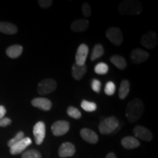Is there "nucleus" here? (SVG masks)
<instances>
[{
    "label": "nucleus",
    "instance_id": "nucleus-1",
    "mask_svg": "<svg viewBox=\"0 0 158 158\" xmlns=\"http://www.w3.org/2000/svg\"><path fill=\"white\" fill-rule=\"evenodd\" d=\"M144 111V104L142 100L135 98L128 102L125 115L127 120L131 123L135 122L141 118Z\"/></svg>",
    "mask_w": 158,
    "mask_h": 158
},
{
    "label": "nucleus",
    "instance_id": "nucleus-2",
    "mask_svg": "<svg viewBox=\"0 0 158 158\" xmlns=\"http://www.w3.org/2000/svg\"><path fill=\"white\" fill-rule=\"evenodd\" d=\"M118 13L121 15H139L143 11V5L138 1L135 0H124L118 6Z\"/></svg>",
    "mask_w": 158,
    "mask_h": 158
},
{
    "label": "nucleus",
    "instance_id": "nucleus-3",
    "mask_svg": "<svg viewBox=\"0 0 158 158\" xmlns=\"http://www.w3.org/2000/svg\"><path fill=\"white\" fill-rule=\"evenodd\" d=\"M118 124H119V122L117 118L115 116H110L100 122L98 128L100 133L103 135H108L115 131L116 128L118 127Z\"/></svg>",
    "mask_w": 158,
    "mask_h": 158
},
{
    "label": "nucleus",
    "instance_id": "nucleus-4",
    "mask_svg": "<svg viewBox=\"0 0 158 158\" xmlns=\"http://www.w3.org/2000/svg\"><path fill=\"white\" fill-rule=\"evenodd\" d=\"M57 87L56 82L52 78H46L41 81L37 86V92L40 95L52 93Z\"/></svg>",
    "mask_w": 158,
    "mask_h": 158
},
{
    "label": "nucleus",
    "instance_id": "nucleus-5",
    "mask_svg": "<svg viewBox=\"0 0 158 158\" xmlns=\"http://www.w3.org/2000/svg\"><path fill=\"white\" fill-rule=\"evenodd\" d=\"M106 35L110 41V43L116 46L121 45L123 41V35H122V31L117 27H112L108 28L106 31Z\"/></svg>",
    "mask_w": 158,
    "mask_h": 158
},
{
    "label": "nucleus",
    "instance_id": "nucleus-6",
    "mask_svg": "<svg viewBox=\"0 0 158 158\" xmlns=\"http://www.w3.org/2000/svg\"><path fill=\"white\" fill-rule=\"evenodd\" d=\"M158 37L157 35L154 31H147L142 36L141 39V44L145 48L149 49L155 48L157 45Z\"/></svg>",
    "mask_w": 158,
    "mask_h": 158
},
{
    "label": "nucleus",
    "instance_id": "nucleus-7",
    "mask_svg": "<svg viewBox=\"0 0 158 158\" xmlns=\"http://www.w3.org/2000/svg\"><path fill=\"white\" fill-rule=\"evenodd\" d=\"M70 130V123L64 120L55 122L51 126V131L55 136H61L66 134Z\"/></svg>",
    "mask_w": 158,
    "mask_h": 158
},
{
    "label": "nucleus",
    "instance_id": "nucleus-8",
    "mask_svg": "<svg viewBox=\"0 0 158 158\" xmlns=\"http://www.w3.org/2000/svg\"><path fill=\"white\" fill-rule=\"evenodd\" d=\"M33 135L37 145H40L44 141L45 136V124L43 122H38L33 128Z\"/></svg>",
    "mask_w": 158,
    "mask_h": 158
},
{
    "label": "nucleus",
    "instance_id": "nucleus-9",
    "mask_svg": "<svg viewBox=\"0 0 158 158\" xmlns=\"http://www.w3.org/2000/svg\"><path fill=\"white\" fill-rule=\"evenodd\" d=\"M149 57V53L141 48H135L130 53V59L135 64H141L147 60Z\"/></svg>",
    "mask_w": 158,
    "mask_h": 158
},
{
    "label": "nucleus",
    "instance_id": "nucleus-10",
    "mask_svg": "<svg viewBox=\"0 0 158 158\" xmlns=\"http://www.w3.org/2000/svg\"><path fill=\"white\" fill-rule=\"evenodd\" d=\"M31 140L30 138L29 137H25L23 138L21 141L18 142L17 143L14 144L13 147L10 148V152L11 155H16L19 154H21L23 152L24 150L27 149V147H29V145H31Z\"/></svg>",
    "mask_w": 158,
    "mask_h": 158
},
{
    "label": "nucleus",
    "instance_id": "nucleus-11",
    "mask_svg": "<svg viewBox=\"0 0 158 158\" xmlns=\"http://www.w3.org/2000/svg\"><path fill=\"white\" fill-rule=\"evenodd\" d=\"M89 54V47L86 44H81L77 49L76 54V64L84 65Z\"/></svg>",
    "mask_w": 158,
    "mask_h": 158
},
{
    "label": "nucleus",
    "instance_id": "nucleus-12",
    "mask_svg": "<svg viewBox=\"0 0 158 158\" xmlns=\"http://www.w3.org/2000/svg\"><path fill=\"white\" fill-rule=\"evenodd\" d=\"M76 153V147L73 143L70 142L63 143L59 147V156L62 158L72 157Z\"/></svg>",
    "mask_w": 158,
    "mask_h": 158
},
{
    "label": "nucleus",
    "instance_id": "nucleus-13",
    "mask_svg": "<svg viewBox=\"0 0 158 158\" xmlns=\"http://www.w3.org/2000/svg\"><path fill=\"white\" fill-rule=\"evenodd\" d=\"M133 133L136 138H140L144 141H150L152 140V134L147 128L143 126L138 125L134 128Z\"/></svg>",
    "mask_w": 158,
    "mask_h": 158
},
{
    "label": "nucleus",
    "instance_id": "nucleus-14",
    "mask_svg": "<svg viewBox=\"0 0 158 158\" xmlns=\"http://www.w3.org/2000/svg\"><path fill=\"white\" fill-rule=\"evenodd\" d=\"M31 103L34 107L39 108L42 110H45V111L50 110L51 107H52V102L48 99L45 98H37L33 99Z\"/></svg>",
    "mask_w": 158,
    "mask_h": 158
},
{
    "label": "nucleus",
    "instance_id": "nucleus-15",
    "mask_svg": "<svg viewBox=\"0 0 158 158\" xmlns=\"http://www.w3.org/2000/svg\"><path fill=\"white\" fill-rule=\"evenodd\" d=\"M80 135L85 141L89 143L94 144L98 141V136L97 133L93 130L88 129V128H84L81 130Z\"/></svg>",
    "mask_w": 158,
    "mask_h": 158
},
{
    "label": "nucleus",
    "instance_id": "nucleus-16",
    "mask_svg": "<svg viewBox=\"0 0 158 158\" xmlns=\"http://www.w3.org/2000/svg\"><path fill=\"white\" fill-rule=\"evenodd\" d=\"M89 25V23L88 20L82 19H77L71 23L70 29L74 32H82V31L87 30Z\"/></svg>",
    "mask_w": 158,
    "mask_h": 158
},
{
    "label": "nucleus",
    "instance_id": "nucleus-17",
    "mask_svg": "<svg viewBox=\"0 0 158 158\" xmlns=\"http://www.w3.org/2000/svg\"><path fill=\"white\" fill-rule=\"evenodd\" d=\"M121 143L124 149H133L138 148L140 146V142L137 138L133 136H127L124 137L122 140Z\"/></svg>",
    "mask_w": 158,
    "mask_h": 158
},
{
    "label": "nucleus",
    "instance_id": "nucleus-18",
    "mask_svg": "<svg viewBox=\"0 0 158 158\" xmlns=\"http://www.w3.org/2000/svg\"><path fill=\"white\" fill-rule=\"evenodd\" d=\"M86 72V66L84 65H78L76 63L72 67V76L75 80L79 81L84 76Z\"/></svg>",
    "mask_w": 158,
    "mask_h": 158
},
{
    "label": "nucleus",
    "instance_id": "nucleus-19",
    "mask_svg": "<svg viewBox=\"0 0 158 158\" xmlns=\"http://www.w3.org/2000/svg\"><path fill=\"white\" fill-rule=\"evenodd\" d=\"M23 52V47L20 45H14L8 47L6 50L7 56L11 59H16L21 56Z\"/></svg>",
    "mask_w": 158,
    "mask_h": 158
},
{
    "label": "nucleus",
    "instance_id": "nucleus-20",
    "mask_svg": "<svg viewBox=\"0 0 158 158\" xmlns=\"http://www.w3.org/2000/svg\"><path fill=\"white\" fill-rule=\"evenodd\" d=\"M18 31L16 26L8 22H0V32L6 35H15Z\"/></svg>",
    "mask_w": 158,
    "mask_h": 158
},
{
    "label": "nucleus",
    "instance_id": "nucleus-21",
    "mask_svg": "<svg viewBox=\"0 0 158 158\" xmlns=\"http://www.w3.org/2000/svg\"><path fill=\"white\" fill-rule=\"evenodd\" d=\"M110 62L115 65V66L119 70H124L127 68V62L124 57L119 55H114L110 57Z\"/></svg>",
    "mask_w": 158,
    "mask_h": 158
},
{
    "label": "nucleus",
    "instance_id": "nucleus-22",
    "mask_svg": "<svg viewBox=\"0 0 158 158\" xmlns=\"http://www.w3.org/2000/svg\"><path fill=\"white\" fill-rule=\"evenodd\" d=\"M130 84L127 80H123L120 84L119 90H118V98L121 100H124L127 98L130 92Z\"/></svg>",
    "mask_w": 158,
    "mask_h": 158
},
{
    "label": "nucleus",
    "instance_id": "nucleus-23",
    "mask_svg": "<svg viewBox=\"0 0 158 158\" xmlns=\"http://www.w3.org/2000/svg\"><path fill=\"white\" fill-rule=\"evenodd\" d=\"M104 54V48L101 44H97L94 46L91 55V60L94 61L97 59L101 57Z\"/></svg>",
    "mask_w": 158,
    "mask_h": 158
},
{
    "label": "nucleus",
    "instance_id": "nucleus-24",
    "mask_svg": "<svg viewBox=\"0 0 158 158\" xmlns=\"http://www.w3.org/2000/svg\"><path fill=\"white\" fill-rule=\"evenodd\" d=\"M81 106L85 111L92 112L97 110V105L94 102H89L84 100L81 103Z\"/></svg>",
    "mask_w": 158,
    "mask_h": 158
},
{
    "label": "nucleus",
    "instance_id": "nucleus-25",
    "mask_svg": "<svg viewBox=\"0 0 158 158\" xmlns=\"http://www.w3.org/2000/svg\"><path fill=\"white\" fill-rule=\"evenodd\" d=\"M109 68L108 64L104 62H100L94 67V72L98 75H106L108 72Z\"/></svg>",
    "mask_w": 158,
    "mask_h": 158
},
{
    "label": "nucleus",
    "instance_id": "nucleus-26",
    "mask_svg": "<svg viewBox=\"0 0 158 158\" xmlns=\"http://www.w3.org/2000/svg\"><path fill=\"white\" fill-rule=\"evenodd\" d=\"M67 114L71 118H73L75 119H79L81 117V113L78 108L73 107V106H70L67 109Z\"/></svg>",
    "mask_w": 158,
    "mask_h": 158
},
{
    "label": "nucleus",
    "instance_id": "nucleus-27",
    "mask_svg": "<svg viewBox=\"0 0 158 158\" xmlns=\"http://www.w3.org/2000/svg\"><path fill=\"white\" fill-rule=\"evenodd\" d=\"M22 158H42V155L36 149H29L22 154Z\"/></svg>",
    "mask_w": 158,
    "mask_h": 158
},
{
    "label": "nucleus",
    "instance_id": "nucleus-28",
    "mask_svg": "<svg viewBox=\"0 0 158 158\" xmlns=\"http://www.w3.org/2000/svg\"><path fill=\"white\" fill-rule=\"evenodd\" d=\"M104 92L108 96H111L115 93L116 92V85L114 82L108 81L106 83V86H105Z\"/></svg>",
    "mask_w": 158,
    "mask_h": 158
},
{
    "label": "nucleus",
    "instance_id": "nucleus-29",
    "mask_svg": "<svg viewBox=\"0 0 158 158\" xmlns=\"http://www.w3.org/2000/svg\"><path fill=\"white\" fill-rule=\"evenodd\" d=\"M25 138L24 133H23L22 131H20L16 134V135H15L14 138H12L11 140H10V141H8V143H7V146H8V147L10 148L11 147H13L14 144L17 143L18 142L21 141V140H22L23 138Z\"/></svg>",
    "mask_w": 158,
    "mask_h": 158
},
{
    "label": "nucleus",
    "instance_id": "nucleus-30",
    "mask_svg": "<svg viewBox=\"0 0 158 158\" xmlns=\"http://www.w3.org/2000/svg\"><path fill=\"white\" fill-rule=\"evenodd\" d=\"M82 13L83 15L86 18L90 17L92 14V10H91L90 5L87 2H85L82 5Z\"/></svg>",
    "mask_w": 158,
    "mask_h": 158
},
{
    "label": "nucleus",
    "instance_id": "nucleus-31",
    "mask_svg": "<svg viewBox=\"0 0 158 158\" xmlns=\"http://www.w3.org/2000/svg\"><path fill=\"white\" fill-rule=\"evenodd\" d=\"M92 89L94 92L99 93L101 89V82L98 79H93L92 81Z\"/></svg>",
    "mask_w": 158,
    "mask_h": 158
},
{
    "label": "nucleus",
    "instance_id": "nucleus-32",
    "mask_svg": "<svg viewBox=\"0 0 158 158\" xmlns=\"http://www.w3.org/2000/svg\"><path fill=\"white\" fill-rule=\"evenodd\" d=\"M39 5L43 9H47L51 7L53 4L52 0H40L38 1Z\"/></svg>",
    "mask_w": 158,
    "mask_h": 158
},
{
    "label": "nucleus",
    "instance_id": "nucleus-33",
    "mask_svg": "<svg viewBox=\"0 0 158 158\" xmlns=\"http://www.w3.org/2000/svg\"><path fill=\"white\" fill-rule=\"evenodd\" d=\"M11 122H12V120L10 118L3 117L2 118L0 119V127H7V126H8L11 124Z\"/></svg>",
    "mask_w": 158,
    "mask_h": 158
},
{
    "label": "nucleus",
    "instance_id": "nucleus-34",
    "mask_svg": "<svg viewBox=\"0 0 158 158\" xmlns=\"http://www.w3.org/2000/svg\"><path fill=\"white\" fill-rule=\"evenodd\" d=\"M6 114V109L3 106H0V119L5 117V115Z\"/></svg>",
    "mask_w": 158,
    "mask_h": 158
},
{
    "label": "nucleus",
    "instance_id": "nucleus-35",
    "mask_svg": "<svg viewBox=\"0 0 158 158\" xmlns=\"http://www.w3.org/2000/svg\"><path fill=\"white\" fill-rule=\"evenodd\" d=\"M106 158H116V157L115 154L113 153V152H110V153L108 154Z\"/></svg>",
    "mask_w": 158,
    "mask_h": 158
}]
</instances>
